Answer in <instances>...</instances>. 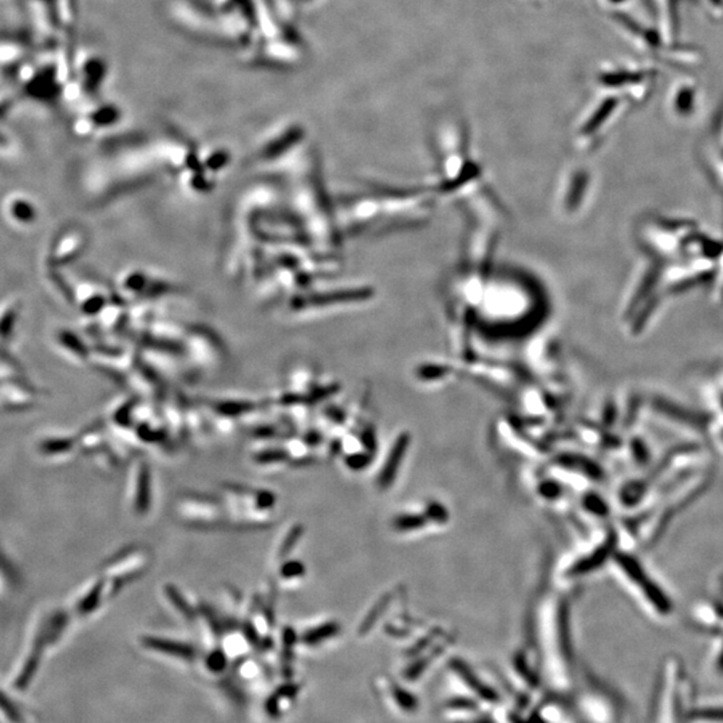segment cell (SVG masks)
I'll list each match as a JSON object with an SVG mask.
<instances>
[{
  "instance_id": "cell-1",
  "label": "cell",
  "mask_w": 723,
  "mask_h": 723,
  "mask_svg": "<svg viewBox=\"0 0 723 723\" xmlns=\"http://www.w3.org/2000/svg\"><path fill=\"white\" fill-rule=\"evenodd\" d=\"M616 568L626 584L637 595V600L659 617L674 614V602L664 588L654 579L644 564L632 553L617 551L614 556Z\"/></svg>"
},
{
  "instance_id": "cell-2",
  "label": "cell",
  "mask_w": 723,
  "mask_h": 723,
  "mask_svg": "<svg viewBox=\"0 0 723 723\" xmlns=\"http://www.w3.org/2000/svg\"><path fill=\"white\" fill-rule=\"evenodd\" d=\"M616 544H617V537H616V535L611 533L610 537L605 540L603 544H600L596 551L592 552L585 559L573 565V575H585V573L599 570V567H602L608 559L615 556V553L617 552L616 551Z\"/></svg>"
},
{
  "instance_id": "cell-3",
  "label": "cell",
  "mask_w": 723,
  "mask_h": 723,
  "mask_svg": "<svg viewBox=\"0 0 723 723\" xmlns=\"http://www.w3.org/2000/svg\"><path fill=\"white\" fill-rule=\"evenodd\" d=\"M408 445H409V437L406 434L400 435V438L395 441L390 455L388 457V461L383 466V470H382V475L379 477V485L386 487L389 486L394 477L398 472V467H400V460L403 458V455L406 453V449H408Z\"/></svg>"
},
{
  "instance_id": "cell-4",
  "label": "cell",
  "mask_w": 723,
  "mask_h": 723,
  "mask_svg": "<svg viewBox=\"0 0 723 723\" xmlns=\"http://www.w3.org/2000/svg\"><path fill=\"white\" fill-rule=\"evenodd\" d=\"M137 509L138 510H146L149 507V473L146 469H141L140 477H138V489H137Z\"/></svg>"
},
{
  "instance_id": "cell-5",
  "label": "cell",
  "mask_w": 723,
  "mask_h": 723,
  "mask_svg": "<svg viewBox=\"0 0 723 723\" xmlns=\"http://www.w3.org/2000/svg\"><path fill=\"white\" fill-rule=\"evenodd\" d=\"M148 646H151L153 648H157V649H162V651H172L178 657H184V658H189L192 655V649L184 646V644H176L172 642H163V640H157V639H151Z\"/></svg>"
},
{
  "instance_id": "cell-6",
  "label": "cell",
  "mask_w": 723,
  "mask_h": 723,
  "mask_svg": "<svg viewBox=\"0 0 723 723\" xmlns=\"http://www.w3.org/2000/svg\"><path fill=\"white\" fill-rule=\"evenodd\" d=\"M690 719L703 722L723 723V707L694 710L690 714Z\"/></svg>"
},
{
  "instance_id": "cell-7",
  "label": "cell",
  "mask_w": 723,
  "mask_h": 723,
  "mask_svg": "<svg viewBox=\"0 0 723 723\" xmlns=\"http://www.w3.org/2000/svg\"><path fill=\"white\" fill-rule=\"evenodd\" d=\"M12 216L15 218H18L19 221L23 223H29L35 218V211H34L33 206H30V203H26V201H15L11 206Z\"/></svg>"
},
{
  "instance_id": "cell-8",
  "label": "cell",
  "mask_w": 723,
  "mask_h": 723,
  "mask_svg": "<svg viewBox=\"0 0 723 723\" xmlns=\"http://www.w3.org/2000/svg\"><path fill=\"white\" fill-rule=\"evenodd\" d=\"M584 505L585 507L591 512L595 513L596 516H600V517H605L608 515V507L605 505V501L596 495H588V496L584 498Z\"/></svg>"
},
{
  "instance_id": "cell-9",
  "label": "cell",
  "mask_w": 723,
  "mask_h": 723,
  "mask_svg": "<svg viewBox=\"0 0 723 723\" xmlns=\"http://www.w3.org/2000/svg\"><path fill=\"white\" fill-rule=\"evenodd\" d=\"M335 631H336V626L335 625H325V626H322L320 628L313 631V632H310L307 635V640L310 643H315V642H319V640L325 639V637H333Z\"/></svg>"
},
{
  "instance_id": "cell-10",
  "label": "cell",
  "mask_w": 723,
  "mask_h": 723,
  "mask_svg": "<svg viewBox=\"0 0 723 723\" xmlns=\"http://www.w3.org/2000/svg\"><path fill=\"white\" fill-rule=\"evenodd\" d=\"M421 518L415 517V516H413V517H410V516H408V517H400V520L397 521V527L400 529H403V530H406V529L418 528V527H421Z\"/></svg>"
},
{
  "instance_id": "cell-11",
  "label": "cell",
  "mask_w": 723,
  "mask_h": 723,
  "mask_svg": "<svg viewBox=\"0 0 723 723\" xmlns=\"http://www.w3.org/2000/svg\"><path fill=\"white\" fill-rule=\"evenodd\" d=\"M168 594L171 596L173 603L176 605H178V607L181 608V612H184L185 615H191V608H189V605L186 607V605H185L184 602H183L184 599L180 596L178 592H176V591H173L172 588H169Z\"/></svg>"
},
{
  "instance_id": "cell-12",
  "label": "cell",
  "mask_w": 723,
  "mask_h": 723,
  "mask_svg": "<svg viewBox=\"0 0 723 723\" xmlns=\"http://www.w3.org/2000/svg\"><path fill=\"white\" fill-rule=\"evenodd\" d=\"M540 492L548 498H555V497L559 496V486L553 482H547V484H542V486L540 487Z\"/></svg>"
},
{
  "instance_id": "cell-13",
  "label": "cell",
  "mask_w": 723,
  "mask_h": 723,
  "mask_svg": "<svg viewBox=\"0 0 723 723\" xmlns=\"http://www.w3.org/2000/svg\"><path fill=\"white\" fill-rule=\"evenodd\" d=\"M302 567H300L298 562H292V564L285 567V570L283 571V575H285V576H292L293 573L296 575V573L302 572Z\"/></svg>"
}]
</instances>
